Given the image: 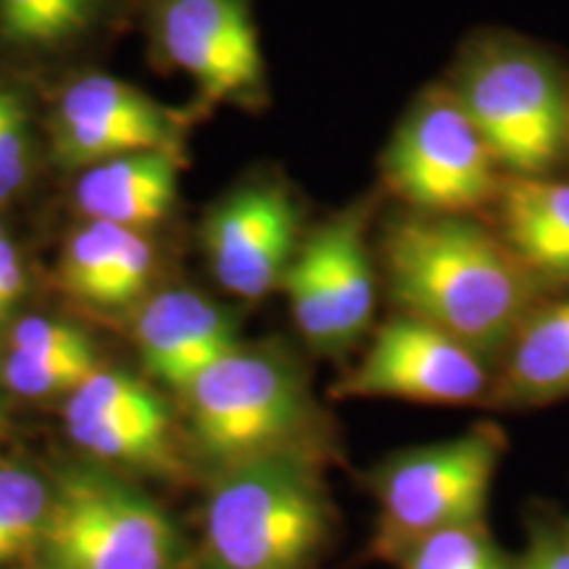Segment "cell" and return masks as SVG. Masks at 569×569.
<instances>
[{
    "label": "cell",
    "mask_w": 569,
    "mask_h": 569,
    "mask_svg": "<svg viewBox=\"0 0 569 569\" xmlns=\"http://www.w3.org/2000/svg\"><path fill=\"white\" fill-rule=\"evenodd\" d=\"M375 253L398 315L438 327L493 367L549 298L486 217L398 206L382 222Z\"/></svg>",
    "instance_id": "cell-1"
},
{
    "label": "cell",
    "mask_w": 569,
    "mask_h": 569,
    "mask_svg": "<svg viewBox=\"0 0 569 569\" xmlns=\"http://www.w3.org/2000/svg\"><path fill=\"white\" fill-rule=\"evenodd\" d=\"M182 396L190 438L211 475L269 457L325 465L338 453L303 365L274 340L232 348Z\"/></svg>",
    "instance_id": "cell-2"
},
{
    "label": "cell",
    "mask_w": 569,
    "mask_h": 569,
    "mask_svg": "<svg viewBox=\"0 0 569 569\" xmlns=\"http://www.w3.org/2000/svg\"><path fill=\"white\" fill-rule=\"evenodd\" d=\"M443 82L507 177H553L569 159V71L546 46L486 27Z\"/></svg>",
    "instance_id": "cell-3"
},
{
    "label": "cell",
    "mask_w": 569,
    "mask_h": 569,
    "mask_svg": "<svg viewBox=\"0 0 569 569\" xmlns=\"http://www.w3.org/2000/svg\"><path fill=\"white\" fill-rule=\"evenodd\" d=\"M336 525L319 461H246L211 475L201 543L188 569H315Z\"/></svg>",
    "instance_id": "cell-4"
},
{
    "label": "cell",
    "mask_w": 569,
    "mask_h": 569,
    "mask_svg": "<svg viewBox=\"0 0 569 569\" xmlns=\"http://www.w3.org/2000/svg\"><path fill=\"white\" fill-rule=\"evenodd\" d=\"M507 451V430L486 419L453 438L398 448L375 461L361 475L377 509L367 557L393 567L419 540L488 519Z\"/></svg>",
    "instance_id": "cell-5"
},
{
    "label": "cell",
    "mask_w": 569,
    "mask_h": 569,
    "mask_svg": "<svg viewBox=\"0 0 569 569\" xmlns=\"http://www.w3.org/2000/svg\"><path fill=\"white\" fill-rule=\"evenodd\" d=\"M38 551L51 569H188L182 532L146 493L96 469L51 482Z\"/></svg>",
    "instance_id": "cell-6"
},
{
    "label": "cell",
    "mask_w": 569,
    "mask_h": 569,
    "mask_svg": "<svg viewBox=\"0 0 569 569\" xmlns=\"http://www.w3.org/2000/svg\"><path fill=\"white\" fill-rule=\"evenodd\" d=\"M382 198L377 190L303 232L282 277L298 336L327 359L351 356L375 330L382 280L369 230Z\"/></svg>",
    "instance_id": "cell-7"
},
{
    "label": "cell",
    "mask_w": 569,
    "mask_h": 569,
    "mask_svg": "<svg viewBox=\"0 0 569 569\" xmlns=\"http://www.w3.org/2000/svg\"><path fill=\"white\" fill-rule=\"evenodd\" d=\"M380 172V190L401 209L469 217H486L507 177L446 82L415 98L382 153Z\"/></svg>",
    "instance_id": "cell-8"
},
{
    "label": "cell",
    "mask_w": 569,
    "mask_h": 569,
    "mask_svg": "<svg viewBox=\"0 0 569 569\" xmlns=\"http://www.w3.org/2000/svg\"><path fill=\"white\" fill-rule=\"evenodd\" d=\"M493 386L496 367L486 356L422 319L393 311L375 325L332 396L488 409Z\"/></svg>",
    "instance_id": "cell-9"
},
{
    "label": "cell",
    "mask_w": 569,
    "mask_h": 569,
    "mask_svg": "<svg viewBox=\"0 0 569 569\" xmlns=\"http://www.w3.org/2000/svg\"><path fill=\"white\" fill-rule=\"evenodd\" d=\"M151 34L163 59L193 77L206 103L264 98V53L253 0H151Z\"/></svg>",
    "instance_id": "cell-10"
},
{
    "label": "cell",
    "mask_w": 569,
    "mask_h": 569,
    "mask_svg": "<svg viewBox=\"0 0 569 569\" xmlns=\"http://www.w3.org/2000/svg\"><path fill=\"white\" fill-rule=\"evenodd\" d=\"M301 203L280 180L234 188L209 211L203 248L209 269L227 293L261 301L282 284L301 246Z\"/></svg>",
    "instance_id": "cell-11"
},
{
    "label": "cell",
    "mask_w": 569,
    "mask_h": 569,
    "mask_svg": "<svg viewBox=\"0 0 569 569\" xmlns=\"http://www.w3.org/2000/svg\"><path fill=\"white\" fill-rule=\"evenodd\" d=\"M182 113L109 74L71 82L51 119L53 159L69 169L138 151H182Z\"/></svg>",
    "instance_id": "cell-12"
},
{
    "label": "cell",
    "mask_w": 569,
    "mask_h": 569,
    "mask_svg": "<svg viewBox=\"0 0 569 569\" xmlns=\"http://www.w3.org/2000/svg\"><path fill=\"white\" fill-rule=\"evenodd\" d=\"M63 419L74 446L106 465L167 475L182 465L169 409L146 382L122 369L98 367L67 396Z\"/></svg>",
    "instance_id": "cell-13"
},
{
    "label": "cell",
    "mask_w": 569,
    "mask_h": 569,
    "mask_svg": "<svg viewBox=\"0 0 569 569\" xmlns=\"http://www.w3.org/2000/svg\"><path fill=\"white\" fill-rule=\"evenodd\" d=\"M134 343L148 372L182 393L243 340L230 309L196 290L177 288L153 296L138 311Z\"/></svg>",
    "instance_id": "cell-14"
},
{
    "label": "cell",
    "mask_w": 569,
    "mask_h": 569,
    "mask_svg": "<svg viewBox=\"0 0 569 569\" xmlns=\"http://www.w3.org/2000/svg\"><path fill=\"white\" fill-rule=\"evenodd\" d=\"M488 222L546 296L569 290V180L503 177Z\"/></svg>",
    "instance_id": "cell-15"
},
{
    "label": "cell",
    "mask_w": 569,
    "mask_h": 569,
    "mask_svg": "<svg viewBox=\"0 0 569 569\" xmlns=\"http://www.w3.org/2000/svg\"><path fill=\"white\" fill-rule=\"evenodd\" d=\"M569 398V290L530 311L496 365L488 411H532Z\"/></svg>",
    "instance_id": "cell-16"
},
{
    "label": "cell",
    "mask_w": 569,
    "mask_h": 569,
    "mask_svg": "<svg viewBox=\"0 0 569 569\" xmlns=\"http://www.w3.org/2000/svg\"><path fill=\"white\" fill-rule=\"evenodd\" d=\"M182 151H138L88 167L74 184V203L88 222L142 230L177 203Z\"/></svg>",
    "instance_id": "cell-17"
},
{
    "label": "cell",
    "mask_w": 569,
    "mask_h": 569,
    "mask_svg": "<svg viewBox=\"0 0 569 569\" xmlns=\"http://www.w3.org/2000/svg\"><path fill=\"white\" fill-rule=\"evenodd\" d=\"M61 284L77 301L119 309L138 301L153 274V246L138 230L88 222L71 232L61 256Z\"/></svg>",
    "instance_id": "cell-18"
},
{
    "label": "cell",
    "mask_w": 569,
    "mask_h": 569,
    "mask_svg": "<svg viewBox=\"0 0 569 569\" xmlns=\"http://www.w3.org/2000/svg\"><path fill=\"white\" fill-rule=\"evenodd\" d=\"M106 0H0V40L17 48H59L88 34Z\"/></svg>",
    "instance_id": "cell-19"
},
{
    "label": "cell",
    "mask_w": 569,
    "mask_h": 569,
    "mask_svg": "<svg viewBox=\"0 0 569 569\" xmlns=\"http://www.w3.org/2000/svg\"><path fill=\"white\" fill-rule=\"evenodd\" d=\"M51 509V482L32 469L0 465V569L38 551Z\"/></svg>",
    "instance_id": "cell-20"
},
{
    "label": "cell",
    "mask_w": 569,
    "mask_h": 569,
    "mask_svg": "<svg viewBox=\"0 0 569 569\" xmlns=\"http://www.w3.org/2000/svg\"><path fill=\"white\" fill-rule=\"evenodd\" d=\"M396 569H515V553L503 551L488 519L461 525L419 540L396 559Z\"/></svg>",
    "instance_id": "cell-21"
},
{
    "label": "cell",
    "mask_w": 569,
    "mask_h": 569,
    "mask_svg": "<svg viewBox=\"0 0 569 569\" xmlns=\"http://www.w3.org/2000/svg\"><path fill=\"white\" fill-rule=\"evenodd\" d=\"M9 351L40 361H63V365L98 367L96 348L80 327L51 317H27L13 325Z\"/></svg>",
    "instance_id": "cell-22"
},
{
    "label": "cell",
    "mask_w": 569,
    "mask_h": 569,
    "mask_svg": "<svg viewBox=\"0 0 569 569\" xmlns=\"http://www.w3.org/2000/svg\"><path fill=\"white\" fill-rule=\"evenodd\" d=\"M525 549L519 569H569V519L557 503L530 501L522 517Z\"/></svg>",
    "instance_id": "cell-23"
},
{
    "label": "cell",
    "mask_w": 569,
    "mask_h": 569,
    "mask_svg": "<svg viewBox=\"0 0 569 569\" xmlns=\"http://www.w3.org/2000/svg\"><path fill=\"white\" fill-rule=\"evenodd\" d=\"M32 134L24 101L0 88V206L9 203L30 177Z\"/></svg>",
    "instance_id": "cell-24"
},
{
    "label": "cell",
    "mask_w": 569,
    "mask_h": 569,
    "mask_svg": "<svg viewBox=\"0 0 569 569\" xmlns=\"http://www.w3.org/2000/svg\"><path fill=\"white\" fill-rule=\"evenodd\" d=\"M101 367V365H98ZM98 367L63 365V361H40L30 356L6 353L0 365V386L21 398L71 396Z\"/></svg>",
    "instance_id": "cell-25"
},
{
    "label": "cell",
    "mask_w": 569,
    "mask_h": 569,
    "mask_svg": "<svg viewBox=\"0 0 569 569\" xmlns=\"http://www.w3.org/2000/svg\"><path fill=\"white\" fill-rule=\"evenodd\" d=\"M27 288V274H24V261L17 243L11 238H6L0 243V322L11 315L13 306L19 303V298L24 296Z\"/></svg>",
    "instance_id": "cell-26"
},
{
    "label": "cell",
    "mask_w": 569,
    "mask_h": 569,
    "mask_svg": "<svg viewBox=\"0 0 569 569\" xmlns=\"http://www.w3.org/2000/svg\"><path fill=\"white\" fill-rule=\"evenodd\" d=\"M6 238H9V232H6V230H3V224H0V243H3Z\"/></svg>",
    "instance_id": "cell-27"
},
{
    "label": "cell",
    "mask_w": 569,
    "mask_h": 569,
    "mask_svg": "<svg viewBox=\"0 0 569 569\" xmlns=\"http://www.w3.org/2000/svg\"><path fill=\"white\" fill-rule=\"evenodd\" d=\"M515 569H519V567H517V557H515Z\"/></svg>",
    "instance_id": "cell-28"
},
{
    "label": "cell",
    "mask_w": 569,
    "mask_h": 569,
    "mask_svg": "<svg viewBox=\"0 0 569 569\" xmlns=\"http://www.w3.org/2000/svg\"><path fill=\"white\" fill-rule=\"evenodd\" d=\"M40 569H51V567H46V565H42V567H40Z\"/></svg>",
    "instance_id": "cell-29"
},
{
    "label": "cell",
    "mask_w": 569,
    "mask_h": 569,
    "mask_svg": "<svg viewBox=\"0 0 569 569\" xmlns=\"http://www.w3.org/2000/svg\"><path fill=\"white\" fill-rule=\"evenodd\" d=\"M567 519H569V515H567Z\"/></svg>",
    "instance_id": "cell-30"
}]
</instances>
